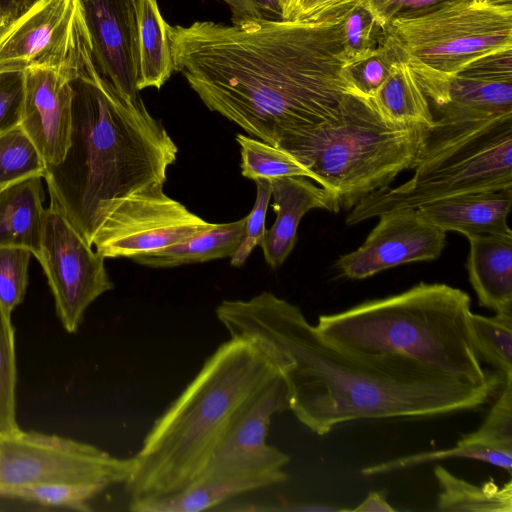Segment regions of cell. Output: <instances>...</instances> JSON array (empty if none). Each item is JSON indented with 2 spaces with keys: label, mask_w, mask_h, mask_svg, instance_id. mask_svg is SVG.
Returning <instances> with one entry per match:
<instances>
[{
  "label": "cell",
  "mask_w": 512,
  "mask_h": 512,
  "mask_svg": "<svg viewBox=\"0 0 512 512\" xmlns=\"http://www.w3.org/2000/svg\"><path fill=\"white\" fill-rule=\"evenodd\" d=\"M236 140L241 148V173L244 177L254 181L306 177L315 181L314 174L289 151L243 134H238Z\"/></svg>",
  "instance_id": "4316f807"
},
{
  "label": "cell",
  "mask_w": 512,
  "mask_h": 512,
  "mask_svg": "<svg viewBox=\"0 0 512 512\" xmlns=\"http://www.w3.org/2000/svg\"><path fill=\"white\" fill-rule=\"evenodd\" d=\"M16 358L14 331L0 304V437L20 431L16 421Z\"/></svg>",
  "instance_id": "4dcf8cb0"
},
{
  "label": "cell",
  "mask_w": 512,
  "mask_h": 512,
  "mask_svg": "<svg viewBox=\"0 0 512 512\" xmlns=\"http://www.w3.org/2000/svg\"><path fill=\"white\" fill-rule=\"evenodd\" d=\"M395 51L384 37L368 55L345 65V73L355 93L370 99L389 75L397 60Z\"/></svg>",
  "instance_id": "d6a6232c"
},
{
  "label": "cell",
  "mask_w": 512,
  "mask_h": 512,
  "mask_svg": "<svg viewBox=\"0 0 512 512\" xmlns=\"http://www.w3.org/2000/svg\"><path fill=\"white\" fill-rule=\"evenodd\" d=\"M445 0H364L376 22L384 29L395 19L405 17Z\"/></svg>",
  "instance_id": "74e56055"
},
{
  "label": "cell",
  "mask_w": 512,
  "mask_h": 512,
  "mask_svg": "<svg viewBox=\"0 0 512 512\" xmlns=\"http://www.w3.org/2000/svg\"><path fill=\"white\" fill-rule=\"evenodd\" d=\"M512 187V115L473 125L423 158L413 176L374 191L351 208L354 225L382 213L447 197Z\"/></svg>",
  "instance_id": "ba28073f"
},
{
  "label": "cell",
  "mask_w": 512,
  "mask_h": 512,
  "mask_svg": "<svg viewBox=\"0 0 512 512\" xmlns=\"http://www.w3.org/2000/svg\"><path fill=\"white\" fill-rule=\"evenodd\" d=\"M94 62L123 96L139 99L136 0H78Z\"/></svg>",
  "instance_id": "5bb4252c"
},
{
  "label": "cell",
  "mask_w": 512,
  "mask_h": 512,
  "mask_svg": "<svg viewBox=\"0 0 512 512\" xmlns=\"http://www.w3.org/2000/svg\"><path fill=\"white\" fill-rule=\"evenodd\" d=\"M138 89H160L174 70L170 25L163 18L157 0H136Z\"/></svg>",
  "instance_id": "cb8c5ba5"
},
{
  "label": "cell",
  "mask_w": 512,
  "mask_h": 512,
  "mask_svg": "<svg viewBox=\"0 0 512 512\" xmlns=\"http://www.w3.org/2000/svg\"><path fill=\"white\" fill-rule=\"evenodd\" d=\"M457 458L485 462L511 473L512 381L503 383L501 393L482 424L475 431L463 435L455 446L390 459L367 466L361 473L364 476L383 475Z\"/></svg>",
  "instance_id": "2e32d148"
},
{
  "label": "cell",
  "mask_w": 512,
  "mask_h": 512,
  "mask_svg": "<svg viewBox=\"0 0 512 512\" xmlns=\"http://www.w3.org/2000/svg\"><path fill=\"white\" fill-rule=\"evenodd\" d=\"M383 32L436 108L460 72L485 56L512 50V6L445 0L393 20Z\"/></svg>",
  "instance_id": "52a82bcc"
},
{
  "label": "cell",
  "mask_w": 512,
  "mask_h": 512,
  "mask_svg": "<svg viewBox=\"0 0 512 512\" xmlns=\"http://www.w3.org/2000/svg\"><path fill=\"white\" fill-rule=\"evenodd\" d=\"M78 0H40L0 27V72L42 67L63 72L71 50Z\"/></svg>",
  "instance_id": "4fadbf2b"
},
{
  "label": "cell",
  "mask_w": 512,
  "mask_h": 512,
  "mask_svg": "<svg viewBox=\"0 0 512 512\" xmlns=\"http://www.w3.org/2000/svg\"><path fill=\"white\" fill-rule=\"evenodd\" d=\"M471 323L480 359L497 369L503 381L512 380V314L483 316L472 312Z\"/></svg>",
  "instance_id": "83f0119b"
},
{
  "label": "cell",
  "mask_w": 512,
  "mask_h": 512,
  "mask_svg": "<svg viewBox=\"0 0 512 512\" xmlns=\"http://www.w3.org/2000/svg\"><path fill=\"white\" fill-rule=\"evenodd\" d=\"M104 489L101 485L89 483H44L15 488L6 491L2 496L45 507L89 511V501Z\"/></svg>",
  "instance_id": "f546056e"
},
{
  "label": "cell",
  "mask_w": 512,
  "mask_h": 512,
  "mask_svg": "<svg viewBox=\"0 0 512 512\" xmlns=\"http://www.w3.org/2000/svg\"><path fill=\"white\" fill-rule=\"evenodd\" d=\"M134 469V457H115L56 435L20 430L0 437V496L44 483H89L106 489L125 484Z\"/></svg>",
  "instance_id": "9c48e42d"
},
{
  "label": "cell",
  "mask_w": 512,
  "mask_h": 512,
  "mask_svg": "<svg viewBox=\"0 0 512 512\" xmlns=\"http://www.w3.org/2000/svg\"><path fill=\"white\" fill-rule=\"evenodd\" d=\"M283 470L200 478L174 494L131 501L135 512H198L207 510L239 494L287 481Z\"/></svg>",
  "instance_id": "ffe728a7"
},
{
  "label": "cell",
  "mask_w": 512,
  "mask_h": 512,
  "mask_svg": "<svg viewBox=\"0 0 512 512\" xmlns=\"http://www.w3.org/2000/svg\"><path fill=\"white\" fill-rule=\"evenodd\" d=\"M72 122V90L68 77L50 68L25 71L20 127L35 145L46 167L58 165L67 152Z\"/></svg>",
  "instance_id": "9a60e30c"
},
{
  "label": "cell",
  "mask_w": 512,
  "mask_h": 512,
  "mask_svg": "<svg viewBox=\"0 0 512 512\" xmlns=\"http://www.w3.org/2000/svg\"><path fill=\"white\" fill-rule=\"evenodd\" d=\"M353 512H395L387 500L378 492H370L355 508L347 509Z\"/></svg>",
  "instance_id": "60d3db41"
},
{
  "label": "cell",
  "mask_w": 512,
  "mask_h": 512,
  "mask_svg": "<svg viewBox=\"0 0 512 512\" xmlns=\"http://www.w3.org/2000/svg\"><path fill=\"white\" fill-rule=\"evenodd\" d=\"M255 183L257 187L255 204L246 216L242 241L230 257L231 265L236 268L245 263L256 246L262 244L266 233L265 218L271 198V182L269 179H257Z\"/></svg>",
  "instance_id": "e575fe53"
},
{
  "label": "cell",
  "mask_w": 512,
  "mask_h": 512,
  "mask_svg": "<svg viewBox=\"0 0 512 512\" xmlns=\"http://www.w3.org/2000/svg\"><path fill=\"white\" fill-rule=\"evenodd\" d=\"M383 35V29L363 2L354 5L341 21L346 63L356 61L375 50Z\"/></svg>",
  "instance_id": "1f68e13d"
},
{
  "label": "cell",
  "mask_w": 512,
  "mask_h": 512,
  "mask_svg": "<svg viewBox=\"0 0 512 512\" xmlns=\"http://www.w3.org/2000/svg\"><path fill=\"white\" fill-rule=\"evenodd\" d=\"M245 222L246 217L229 223L214 224L213 227L174 245L136 254L130 259L149 267L168 268L231 257L242 241Z\"/></svg>",
  "instance_id": "603a6c76"
},
{
  "label": "cell",
  "mask_w": 512,
  "mask_h": 512,
  "mask_svg": "<svg viewBox=\"0 0 512 512\" xmlns=\"http://www.w3.org/2000/svg\"><path fill=\"white\" fill-rule=\"evenodd\" d=\"M467 239L466 268L479 305L495 313L512 314V233Z\"/></svg>",
  "instance_id": "d6986e66"
},
{
  "label": "cell",
  "mask_w": 512,
  "mask_h": 512,
  "mask_svg": "<svg viewBox=\"0 0 512 512\" xmlns=\"http://www.w3.org/2000/svg\"><path fill=\"white\" fill-rule=\"evenodd\" d=\"M52 290L64 328L74 333L88 306L113 289L104 257L93 249L67 220L58 206L44 210L37 257Z\"/></svg>",
  "instance_id": "30bf717a"
},
{
  "label": "cell",
  "mask_w": 512,
  "mask_h": 512,
  "mask_svg": "<svg viewBox=\"0 0 512 512\" xmlns=\"http://www.w3.org/2000/svg\"><path fill=\"white\" fill-rule=\"evenodd\" d=\"M435 109L434 118L448 120L512 115V79L460 72L450 82L445 102Z\"/></svg>",
  "instance_id": "7402d4cb"
},
{
  "label": "cell",
  "mask_w": 512,
  "mask_h": 512,
  "mask_svg": "<svg viewBox=\"0 0 512 512\" xmlns=\"http://www.w3.org/2000/svg\"><path fill=\"white\" fill-rule=\"evenodd\" d=\"M40 0H0V27L14 21Z\"/></svg>",
  "instance_id": "ab89813d"
},
{
  "label": "cell",
  "mask_w": 512,
  "mask_h": 512,
  "mask_svg": "<svg viewBox=\"0 0 512 512\" xmlns=\"http://www.w3.org/2000/svg\"><path fill=\"white\" fill-rule=\"evenodd\" d=\"M469 295L458 288L421 282L382 299L321 315L316 330L350 352L388 356L471 384L488 374L475 347Z\"/></svg>",
  "instance_id": "5b68a950"
},
{
  "label": "cell",
  "mask_w": 512,
  "mask_h": 512,
  "mask_svg": "<svg viewBox=\"0 0 512 512\" xmlns=\"http://www.w3.org/2000/svg\"><path fill=\"white\" fill-rule=\"evenodd\" d=\"M342 18L170 25L174 70L211 111L277 147L336 117L356 94L345 73Z\"/></svg>",
  "instance_id": "7a4b0ae2"
},
{
  "label": "cell",
  "mask_w": 512,
  "mask_h": 512,
  "mask_svg": "<svg viewBox=\"0 0 512 512\" xmlns=\"http://www.w3.org/2000/svg\"><path fill=\"white\" fill-rule=\"evenodd\" d=\"M445 243L446 231L423 219L416 209L392 210L379 215L364 243L341 256L336 268L348 278L364 279L404 263L435 260Z\"/></svg>",
  "instance_id": "7c38bea8"
},
{
  "label": "cell",
  "mask_w": 512,
  "mask_h": 512,
  "mask_svg": "<svg viewBox=\"0 0 512 512\" xmlns=\"http://www.w3.org/2000/svg\"><path fill=\"white\" fill-rule=\"evenodd\" d=\"M25 96V71L0 72V134L21 122Z\"/></svg>",
  "instance_id": "8d00e7d4"
},
{
  "label": "cell",
  "mask_w": 512,
  "mask_h": 512,
  "mask_svg": "<svg viewBox=\"0 0 512 512\" xmlns=\"http://www.w3.org/2000/svg\"><path fill=\"white\" fill-rule=\"evenodd\" d=\"M278 375L248 342L222 343L144 438L125 482L131 501L165 497L198 480L237 410Z\"/></svg>",
  "instance_id": "277c9868"
},
{
  "label": "cell",
  "mask_w": 512,
  "mask_h": 512,
  "mask_svg": "<svg viewBox=\"0 0 512 512\" xmlns=\"http://www.w3.org/2000/svg\"><path fill=\"white\" fill-rule=\"evenodd\" d=\"M31 255L25 248L0 246V304L10 315L25 295Z\"/></svg>",
  "instance_id": "836d02e7"
},
{
  "label": "cell",
  "mask_w": 512,
  "mask_h": 512,
  "mask_svg": "<svg viewBox=\"0 0 512 512\" xmlns=\"http://www.w3.org/2000/svg\"><path fill=\"white\" fill-rule=\"evenodd\" d=\"M428 132L422 124L389 123L369 99L348 94L336 117L286 137L277 147L305 165L340 208L351 209L389 187L404 170H414Z\"/></svg>",
  "instance_id": "8992f818"
},
{
  "label": "cell",
  "mask_w": 512,
  "mask_h": 512,
  "mask_svg": "<svg viewBox=\"0 0 512 512\" xmlns=\"http://www.w3.org/2000/svg\"><path fill=\"white\" fill-rule=\"evenodd\" d=\"M46 164L20 125L0 134V189L30 176L44 178Z\"/></svg>",
  "instance_id": "f1b7e54d"
},
{
  "label": "cell",
  "mask_w": 512,
  "mask_h": 512,
  "mask_svg": "<svg viewBox=\"0 0 512 512\" xmlns=\"http://www.w3.org/2000/svg\"><path fill=\"white\" fill-rule=\"evenodd\" d=\"M434 476L441 492L437 509L443 512H512V482L502 486L493 480L481 486L463 480L437 465Z\"/></svg>",
  "instance_id": "484cf974"
},
{
  "label": "cell",
  "mask_w": 512,
  "mask_h": 512,
  "mask_svg": "<svg viewBox=\"0 0 512 512\" xmlns=\"http://www.w3.org/2000/svg\"><path fill=\"white\" fill-rule=\"evenodd\" d=\"M492 4L502 6H512V0H490Z\"/></svg>",
  "instance_id": "b9f144b4"
},
{
  "label": "cell",
  "mask_w": 512,
  "mask_h": 512,
  "mask_svg": "<svg viewBox=\"0 0 512 512\" xmlns=\"http://www.w3.org/2000/svg\"><path fill=\"white\" fill-rule=\"evenodd\" d=\"M42 176H30L0 189V246L21 247L36 258L43 230Z\"/></svg>",
  "instance_id": "44dd1931"
},
{
  "label": "cell",
  "mask_w": 512,
  "mask_h": 512,
  "mask_svg": "<svg viewBox=\"0 0 512 512\" xmlns=\"http://www.w3.org/2000/svg\"><path fill=\"white\" fill-rule=\"evenodd\" d=\"M306 177H280L271 179V197L276 220L266 230L260 245L265 261L279 267L291 253L297 239V229L302 217L311 209L321 208L339 212L335 195L323 187H317Z\"/></svg>",
  "instance_id": "e0dca14e"
},
{
  "label": "cell",
  "mask_w": 512,
  "mask_h": 512,
  "mask_svg": "<svg viewBox=\"0 0 512 512\" xmlns=\"http://www.w3.org/2000/svg\"><path fill=\"white\" fill-rule=\"evenodd\" d=\"M369 100L377 113L392 124H422L431 128L435 121L428 97L408 64L399 59Z\"/></svg>",
  "instance_id": "d4e9b609"
},
{
  "label": "cell",
  "mask_w": 512,
  "mask_h": 512,
  "mask_svg": "<svg viewBox=\"0 0 512 512\" xmlns=\"http://www.w3.org/2000/svg\"><path fill=\"white\" fill-rule=\"evenodd\" d=\"M216 316L231 338L248 342L282 378L288 409L323 436L356 420L426 418L486 404L502 382L471 384L388 356L357 354L318 333L301 309L273 293L224 300Z\"/></svg>",
  "instance_id": "3957f363"
},
{
  "label": "cell",
  "mask_w": 512,
  "mask_h": 512,
  "mask_svg": "<svg viewBox=\"0 0 512 512\" xmlns=\"http://www.w3.org/2000/svg\"><path fill=\"white\" fill-rule=\"evenodd\" d=\"M511 205L512 187L447 197L416 210L444 231H457L468 238L512 233L507 223Z\"/></svg>",
  "instance_id": "ac0fdd59"
},
{
  "label": "cell",
  "mask_w": 512,
  "mask_h": 512,
  "mask_svg": "<svg viewBox=\"0 0 512 512\" xmlns=\"http://www.w3.org/2000/svg\"><path fill=\"white\" fill-rule=\"evenodd\" d=\"M65 74L72 90L70 141L44 179L51 202L84 240L99 251L193 217L164 192L176 144L141 98L123 96L100 73L79 6Z\"/></svg>",
  "instance_id": "6da1fadb"
},
{
  "label": "cell",
  "mask_w": 512,
  "mask_h": 512,
  "mask_svg": "<svg viewBox=\"0 0 512 512\" xmlns=\"http://www.w3.org/2000/svg\"><path fill=\"white\" fill-rule=\"evenodd\" d=\"M364 0H280L283 21L328 22L341 19Z\"/></svg>",
  "instance_id": "d590c367"
},
{
  "label": "cell",
  "mask_w": 512,
  "mask_h": 512,
  "mask_svg": "<svg viewBox=\"0 0 512 512\" xmlns=\"http://www.w3.org/2000/svg\"><path fill=\"white\" fill-rule=\"evenodd\" d=\"M234 25L246 22L282 21L280 0H223Z\"/></svg>",
  "instance_id": "f35d334b"
},
{
  "label": "cell",
  "mask_w": 512,
  "mask_h": 512,
  "mask_svg": "<svg viewBox=\"0 0 512 512\" xmlns=\"http://www.w3.org/2000/svg\"><path fill=\"white\" fill-rule=\"evenodd\" d=\"M286 409V388L278 375L237 410L200 478L283 470L289 455L267 444L266 437L272 416Z\"/></svg>",
  "instance_id": "8fae6325"
}]
</instances>
